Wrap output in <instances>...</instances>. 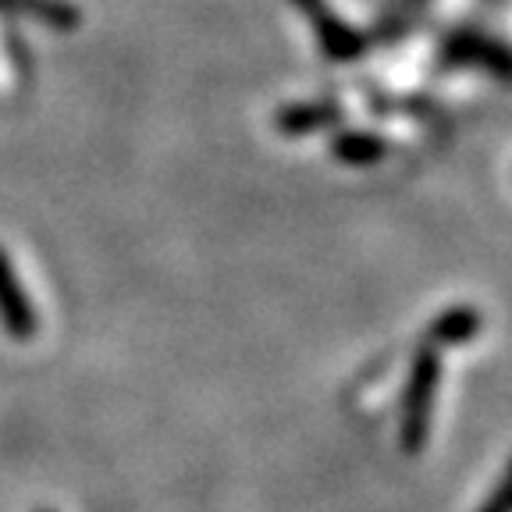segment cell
Listing matches in <instances>:
<instances>
[{
  "instance_id": "obj_6",
  "label": "cell",
  "mask_w": 512,
  "mask_h": 512,
  "mask_svg": "<svg viewBox=\"0 0 512 512\" xmlns=\"http://www.w3.org/2000/svg\"><path fill=\"white\" fill-rule=\"evenodd\" d=\"M0 15H18V18H36V22L50 25V29H75L79 25V8H72L68 0H0Z\"/></svg>"
},
{
  "instance_id": "obj_4",
  "label": "cell",
  "mask_w": 512,
  "mask_h": 512,
  "mask_svg": "<svg viewBox=\"0 0 512 512\" xmlns=\"http://www.w3.org/2000/svg\"><path fill=\"white\" fill-rule=\"evenodd\" d=\"M445 61L470 64V68H488V72L512 79V50L502 47L498 40H491V36H480V32H456L445 43Z\"/></svg>"
},
{
  "instance_id": "obj_10",
  "label": "cell",
  "mask_w": 512,
  "mask_h": 512,
  "mask_svg": "<svg viewBox=\"0 0 512 512\" xmlns=\"http://www.w3.org/2000/svg\"><path fill=\"white\" fill-rule=\"evenodd\" d=\"M480 512H512V459L505 466L502 480H498V488L491 491V498L480 505Z\"/></svg>"
},
{
  "instance_id": "obj_9",
  "label": "cell",
  "mask_w": 512,
  "mask_h": 512,
  "mask_svg": "<svg viewBox=\"0 0 512 512\" xmlns=\"http://www.w3.org/2000/svg\"><path fill=\"white\" fill-rule=\"evenodd\" d=\"M431 0H395L392 8L384 11V18L377 22V40H395L399 32H406V25L413 22Z\"/></svg>"
},
{
  "instance_id": "obj_7",
  "label": "cell",
  "mask_w": 512,
  "mask_h": 512,
  "mask_svg": "<svg viewBox=\"0 0 512 512\" xmlns=\"http://www.w3.org/2000/svg\"><path fill=\"white\" fill-rule=\"evenodd\" d=\"M335 121H338L335 104H292V107H281L274 125H278V132H288V136H306V132L328 128Z\"/></svg>"
},
{
  "instance_id": "obj_1",
  "label": "cell",
  "mask_w": 512,
  "mask_h": 512,
  "mask_svg": "<svg viewBox=\"0 0 512 512\" xmlns=\"http://www.w3.org/2000/svg\"><path fill=\"white\" fill-rule=\"evenodd\" d=\"M441 381V356L431 345H420L413 356V367L406 377V392L399 406V445L406 456H416L431 438V416L434 399H438Z\"/></svg>"
},
{
  "instance_id": "obj_8",
  "label": "cell",
  "mask_w": 512,
  "mask_h": 512,
  "mask_svg": "<svg viewBox=\"0 0 512 512\" xmlns=\"http://www.w3.org/2000/svg\"><path fill=\"white\" fill-rule=\"evenodd\" d=\"M384 139L370 136V132H345V136L335 139V146H331V153H335L338 160H345V164H374V160L384 157Z\"/></svg>"
},
{
  "instance_id": "obj_2",
  "label": "cell",
  "mask_w": 512,
  "mask_h": 512,
  "mask_svg": "<svg viewBox=\"0 0 512 512\" xmlns=\"http://www.w3.org/2000/svg\"><path fill=\"white\" fill-rule=\"evenodd\" d=\"M0 324H4V331H8L15 342H29V338L40 331L36 303H32L29 292H25L8 249H0Z\"/></svg>"
},
{
  "instance_id": "obj_5",
  "label": "cell",
  "mask_w": 512,
  "mask_h": 512,
  "mask_svg": "<svg viewBox=\"0 0 512 512\" xmlns=\"http://www.w3.org/2000/svg\"><path fill=\"white\" fill-rule=\"evenodd\" d=\"M480 324H484V320H480V313L473 310V306H452V310H445L431 328H427L424 345H431V349L466 345L480 331Z\"/></svg>"
},
{
  "instance_id": "obj_3",
  "label": "cell",
  "mask_w": 512,
  "mask_h": 512,
  "mask_svg": "<svg viewBox=\"0 0 512 512\" xmlns=\"http://www.w3.org/2000/svg\"><path fill=\"white\" fill-rule=\"evenodd\" d=\"M299 8H303L306 18L313 22L320 47H324V54H328L331 61H352V57L363 54L367 36H360L356 29H349V25H345L342 18L328 8V0H299Z\"/></svg>"
}]
</instances>
